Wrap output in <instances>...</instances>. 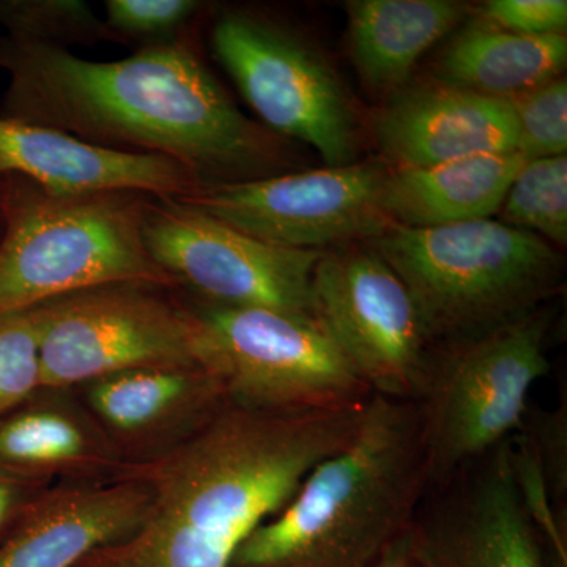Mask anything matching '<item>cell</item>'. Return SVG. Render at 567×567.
<instances>
[{
    "mask_svg": "<svg viewBox=\"0 0 567 567\" xmlns=\"http://www.w3.org/2000/svg\"><path fill=\"white\" fill-rule=\"evenodd\" d=\"M0 69L9 76L3 118L111 151L166 156L204 183L252 181L278 158L271 134L241 114L185 41L93 62L55 44L2 37Z\"/></svg>",
    "mask_w": 567,
    "mask_h": 567,
    "instance_id": "6da1fadb",
    "label": "cell"
},
{
    "mask_svg": "<svg viewBox=\"0 0 567 567\" xmlns=\"http://www.w3.org/2000/svg\"><path fill=\"white\" fill-rule=\"evenodd\" d=\"M365 402L305 413L226 405L182 442L125 462L117 475L147 487V514L78 567H230L311 470L352 442Z\"/></svg>",
    "mask_w": 567,
    "mask_h": 567,
    "instance_id": "7a4b0ae2",
    "label": "cell"
},
{
    "mask_svg": "<svg viewBox=\"0 0 567 567\" xmlns=\"http://www.w3.org/2000/svg\"><path fill=\"white\" fill-rule=\"evenodd\" d=\"M429 486L415 401L372 394L352 442L254 529L230 567H368L404 535Z\"/></svg>",
    "mask_w": 567,
    "mask_h": 567,
    "instance_id": "3957f363",
    "label": "cell"
},
{
    "mask_svg": "<svg viewBox=\"0 0 567 567\" xmlns=\"http://www.w3.org/2000/svg\"><path fill=\"white\" fill-rule=\"evenodd\" d=\"M405 284L432 344H453L539 308L561 279L543 238L494 219L388 226L364 241Z\"/></svg>",
    "mask_w": 567,
    "mask_h": 567,
    "instance_id": "277c9868",
    "label": "cell"
},
{
    "mask_svg": "<svg viewBox=\"0 0 567 567\" xmlns=\"http://www.w3.org/2000/svg\"><path fill=\"white\" fill-rule=\"evenodd\" d=\"M6 183L0 312L32 309L106 284L178 286L142 240V215L151 196L54 194L11 175Z\"/></svg>",
    "mask_w": 567,
    "mask_h": 567,
    "instance_id": "5b68a950",
    "label": "cell"
},
{
    "mask_svg": "<svg viewBox=\"0 0 567 567\" xmlns=\"http://www.w3.org/2000/svg\"><path fill=\"white\" fill-rule=\"evenodd\" d=\"M550 319L537 308L434 353L417 398L429 484L453 480L524 429L547 374Z\"/></svg>",
    "mask_w": 567,
    "mask_h": 567,
    "instance_id": "8992f818",
    "label": "cell"
},
{
    "mask_svg": "<svg viewBox=\"0 0 567 567\" xmlns=\"http://www.w3.org/2000/svg\"><path fill=\"white\" fill-rule=\"evenodd\" d=\"M197 365L227 404L264 413L342 409L372 393L315 317L197 300L185 306Z\"/></svg>",
    "mask_w": 567,
    "mask_h": 567,
    "instance_id": "52a82bcc",
    "label": "cell"
},
{
    "mask_svg": "<svg viewBox=\"0 0 567 567\" xmlns=\"http://www.w3.org/2000/svg\"><path fill=\"white\" fill-rule=\"evenodd\" d=\"M159 289L106 284L32 308L44 391L130 369L197 365L188 312Z\"/></svg>",
    "mask_w": 567,
    "mask_h": 567,
    "instance_id": "ba28073f",
    "label": "cell"
},
{
    "mask_svg": "<svg viewBox=\"0 0 567 567\" xmlns=\"http://www.w3.org/2000/svg\"><path fill=\"white\" fill-rule=\"evenodd\" d=\"M312 316L372 394L417 401L435 346L405 284L371 246L322 252Z\"/></svg>",
    "mask_w": 567,
    "mask_h": 567,
    "instance_id": "9c48e42d",
    "label": "cell"
},
{
    "mask_svg": "<svg viewBox=\"0 0 567 567\" xmlns=\"http://www.w3.org/2000/svg\"><path fill=\"white\" fill-rule=\"evenodd\" d=\"M216 59L268 128L316 148L327 167L357 155V121L330 63L297 33L229 11L212 31Z\"/></svg>",
    "mask_w": 567,
    "mask_h": 567,
    "instance_id": "30bf717a",
    "label": "cell"
},
{
    "mask_svg": "<svg viewBox=\"0 0 567 567\" xmlns=\"http://www.w3.org/2000/svg\"><path fill=\"white\" fill-rule=\"evenodd\" d=\"M142 240L199 300L312 316V274L323 251L267 244L177 197H148Z\"/></svg>",
    "mask_w": 567,
    "mask_h": 567,
    "instance_id": "8fae6325",
    "label": "cell"
},
{
    "mask_svg": "<svg viewBox=\"0 0 567 567\" xmlns=\"http://www.w3.org/2000/svg\"><path fill=\"white\" fill-rule=\"evenodd\" d=\"M386 167H323L252 181L204 183L177 197L259 240L293 249L363 244L391 226L382 210Z\"/></svg>",
    "mask_w": 567,
    "mask_h": 567,
    "instance_id": "7c38bea8",
    "label": "cell"
},
{
    "mask_svg": "<svg viewBox=\"0 0 567 567\" xmlns=\"http://www.w3.org/2000/svg\"><path fill=\"white\" fill-rule=\"evenodd\" d=\"M511 442V440H509ZM509 442L470 465L410 539L431 567H554L518 491Z\"/></svg>",
    "mask_w": 567,
    "mask_h": 567,
    "instance_id": "4fadbf2b",
    "label": "cell"
},
{
    "mask_svg": "<svg viewBox=\"0 0 567 567\" xmlns=\"http://www.w3.org/2000/svg\"><path fill=\"white\" fill-rule=\"evenodd\" d=\"M148 503L147 487L123 475L43 487L0 543V567H78L133 535Z\"/></svg>",
    "mask_w": 567,
    "mask_h": 567,
    "instance_id": "5bb4252c",
    "label": "cell"
},
{
    "mask_svg": "<svg viewBox=\"0 0 567 567\" xmlns=\"http://www.w3.org/2000/svg\"><path fill=\"white\" fill-rule=\"evenodd\" d=\"M0 174L48 193L183 197L204 185L185 164L100 147L61 130L0 117Z\"/></svg>",
    "mask_w": 567,
    "mask_h": 567,
    "instance_id": "9a60e30c",
    "label": "cell"
},
{
    "mask_svg": "<svg viewBox=\"0 0 567 567\" xmlns=\"http://www.w3.org/2000/svg\"><path fill=\"white\" fill-rule=\"evenodd\" d=\"M82 388L93 420L125 462L162 453L229 405L200 365L130 369Z\"/></svg>",
    "mask_w": 567,
    "mask_h": 567,
    "instance_id": "2e32d148",
    "label": "cell"
},
{
    "mask_svg": "<svg viewBox=\"0 0 567 567\" xmlns=\"http://www.w3.org/2000/svg\"><path fill=\"white\" fill-rule=\"evenodd\" d=\"M375 137L394 169H409L517 152L518 130L506 100L435 82L398 93L377 115Z\"/></svg>",
    "mask_w": 567,
    "mask_h": 567,
    "instance_id": "e0dca14e",
    "label": "cell"
},
{
    "mask_svg": "<svg viewBox=\"0 0 567 567\" xmlns=\"http://www.w3.org/2000/svg\"><path fill=\"white\" fill-rule=\"evenodd\" d=\"M125 464L92 415L41 391L0 420V468L33 483L110 480Z\"/></svg>",
    "mask_w": 567,
    "mask_h": 567,
    "instance_id": "ac0fdd59",
    "label": "cell"
},
{
    "mask_svg": "<svg viewBox=\"0 0 567 567\" xmlns=\"http://www.w3.org/2000/svg\"><path fill=\"white\" fill-rule=\"evenodd\" d=\"M524 164L520 153L509 152L388 171L382 210L390 224L410 229L488 219Z\"/></svg>",
    "mask_w": 567,
    "mask_h": 567,
    "instance_id": "d6986e66",
    "label": "cell"
},
{
    "mask_svg": "<svg viewBox=\"0 0 567 567\" xmlns=\"http://www.w3.org/2000/svg\"><path fill=\"white\" fill-rule=\"evenodd\" d=\"M349 11L350 51L371 87L404 84L423 54L454 31L468 6L456 0H353Z\"/></svg>",
    "mask_w": 567,
    "mask_h": 567,
    "instance_id": "ffe728a7",
    "label": "cell"
},
{
    "mask_svg": "<svg viewBox=\"0 0 567 567\" xmlns=\"http://www.w3.org/2000/svg\"><path fill=\"white\" fill-rule=\"evenodd\" d=\"M566 62V33L517 35L480 21L466 28L443 52L436 80L509 102L557 80Z\"/></svg>",
    "mask_w": 567,
    "mask_h": 567,
    "instance_id": "44dd1931",
    "label": "cell"
},
{
    "mask_svg": "<svg viewBox=\"0 0 567 567\" xmlns=\"http://www.w3.org/2000/svg\"><path fill=\"white\" fill-rule=\"evenodd\" d=\"M502 223L555 245L567 244L566 155L525 162L499 208Z\"/></svg>",
    "mask_w": 567,
    "mask_h": 567,
    "instance_id": "7402d4cb",
    "label": "cell"
},
{
    "mask_svg": "<svg viewBox=\"0 0 567 567\" xmlns=\"http://www.w3.org/2000/svg\"><path fill=\"white\" fill-rule=\"evenodd\" d=\"M0 24L11 39L61 47V41L103 39L107 28L78 0H0Z\"/></svg>",
    "mask_w": 567,
    "mask_h": 567,
    "instance_id": "603a6c76",
    "label": "cell"
},
{
    "mask_svg": "<svg viewBox=\"0 0 567 567\" xmlns=\"http://www.w3.org/2000/svg\"><path fill=\"white\" fill-rule=\"evenodd\" d=\"M41 391L39 330L32 309L0 312V420Z\"/></svg>",
    "mask_w": 567,
    "mask_h": 567,
    "instance_id": "cb8c5ba5",
    "label": "cell"
},
{
    "mask_svg": "<svg viewBox=\"0 0 567 567\" xmlns=\"http://www.w3.org/2000/svg\"><path fill=\"white\" fill-rule=\"evenodd\" d=\"M516 115L517 152L525 162L566 155L567 82L548 81L509 100Z\"/></svg>",
    "mask_w": 567,
    "mask_h": 567,
    "instance_id": "d4e9b609",
    "label": "cell"
},
{
    "mask_svg": "<svg viewBox=\"0 0 567 567\" xmlns=\"http://www.w3.org/2000/svg\"><path fill=\"white\" fill-rule=\"evenodd\" d=\"M107 31L137 39L166 40L181 31L203 3L194 0H107Z\"/></svg>",
    "mask_w": 567,
    "mask_h": 567,
    "instance_id": "484cf974",
    "label": "cell"
},
{
    "mask_svg": "<svg viewBox=\"0 0 567 567\" xmlns=\"http://www.w3.org/2000/svg\"><path fill=\"white\" fill-rule=\"evenodd\" d=\"M481 21L517 33L543 37L565 33L567 25L566 0H491L481 7Z\"/></svg>",
    "mask_w": 567,
    "mask_h": 567,
    "instance_id": "4316f807",
    "label": "cell"
},
{
    "mask_svg": "<svg viewBox=\"0 0 567 567\" xmlns=\"http://www.w3.org/2000/svg\"><path fill=\"white\" fill-rule=\"evenodd\" d=\"M566 429V410L558 409L551 413L533 415V424L527 432L535 446L551 503L559 516V503H565L567 491Z\"/></svg>",
    "mask_w": 567,
    "mask_h": 567,
    "instance_id": "83f0119b",
    "label": "cell"
},
{
    "mask_svg": "<svg viewBox=\"0 0 567 567\" xmlns=\"http://www.w3.org/2000/svg\"><path fill=\"white\" fill-rule=\"evenodd\" d=\"M43 487L47 486L0 468V536L9 533L24 506Z\"/></svg>",
    "mask_w": 567,
    "mask_h": 567,
    "instance_id": "f1b7e54d",
    "label": "cell"
},
{
    "mask_svg": "<svg viewBox=\"0 0 567 567\" xmlns=\"http://www.w3.org/2000/svg\"><path fill=\"white\" fill-rule=\"evenodd\" d=\"M410 529V528H409ZM409 529L390 544L380 557L368 567H431L424 563L412 546Z\"/></svg>",
    "mask_w": 567,
    "mask_h": 567,
    "instance_id": "f546056e",
    "label": "cell"
}]
</instances>
